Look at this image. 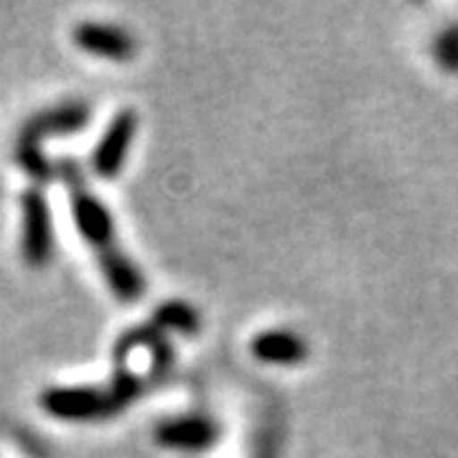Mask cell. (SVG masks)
Instances as JSON below:
<instances>
[{"instance_id":"6da1fadb","label":"cell","mask_w":458,"mask_h":458,"mask_svg":"<svg viewBox=\"0 0 458 458\" xmlns=\"http://www.w3.org/2000/svg\"><path fill=\"white\" fill-rule=\"evenodd\" d=\"M21 252L29 267H44L54 255L49 204L38 189H29L21 204Z\"/></svg>"},{"instance_id":"7a4b0ae2","label":"cell","mask_w":458,"mask_h":458,"mask_svg":"<svg viewBox=\"0 0 458 458\" xmlns=\"http://www.w3.org/2000/svg\"><path fill=\"white\" fill-rule=\"evenodd\" d=\"M69 186H72V212L77 219V229L89 247H98L99 258L117 252V242H114V222L107 207L99 201L92 191H87L82 181L69 176Z\"/></svg>"},{"instance_id":"3957f363","label":"cell","mask_w":458,"mask_h":458,"mask_svg":"<svg viewBox=\"0 0 458 458\" xmlns=\"http://www.w3.org/2000/svg\"><path fill=\"white\" fill-rule=\"evenodd\" d=\"M219 423L204 412H189L179 418H168L156 430V441L171 451L204 454L219 441Z\"/></svg>"},{"instance_id":"277c9868","label":"cell","mask_w":458,"mask_h":458,"mask_svg":"<svg viewBox=\"0 0 458 458\" xmlns=\"http://www.w3.org/2000/svg\"><path fill=\"white\" fill-rule=\"evenodd\" d=\"M135 132H138V113L135 110H120L114 114L107 131L102 132L95 153H92V168L98 176L113 179L123 171Z\"/></svg>"},{"instance_id":"5b68a950","label":"cell","mask_w":458,"mask_h":458,"mask_svg":"<svg viewBox=\"0 0 458 458\" xmlns=\"http://www.w3.org/2000/svg\"><path fill=\"white\" fill-rule=\"evenodd\" d=\"M250 354L262 364L273 367H295L303 364L311 354V346L303 339V334L291 328H267L258 334L250 344Z\"/></svg>"},{"instance_id":"8992f818","label":"cell","mask_w":458,"mask_h":458,"mask_svg":"<svg viewBox=\"0 0 458 458\" xmlns=\"http://www.w3.org/2000/svg\"><path fill=\"white\" fill-rule=\"evenodd\" d=\"M74 44L87 54L114 62L131 59L135 51V38L131 33L110 23H80L74 29Z\"/></svg>"},{"instance_id":"52a82bcc","label":"cell","mask_w":458,"mask_h":458,"mask_svg":"<svg viewBox=\"0 0 458 458\" xmlns=\"http://www.w3.org/2000/svg\"><path fill=\"white\" fill-rule=\"evenodd\" d=\"M158 327L174 328L181 334H197L199 331V313L186 306V303H164V309L156 313Z\"/></svg>"},{"instance_id":"ba28073f","label":"cell","mask_w":458,"mask_h":458,"mask_svg":"<svg viewBox=\"0 0 458 458\" xmlns=\"http://www.w3.org/2000/svg\"><path fill=\"white\" fill-rule=\"evenodd\" d=\"M280 438H283V426L278 418L270 415L267 420L260 423L250 458H280Z\"/></svg>"}]
</instances>
